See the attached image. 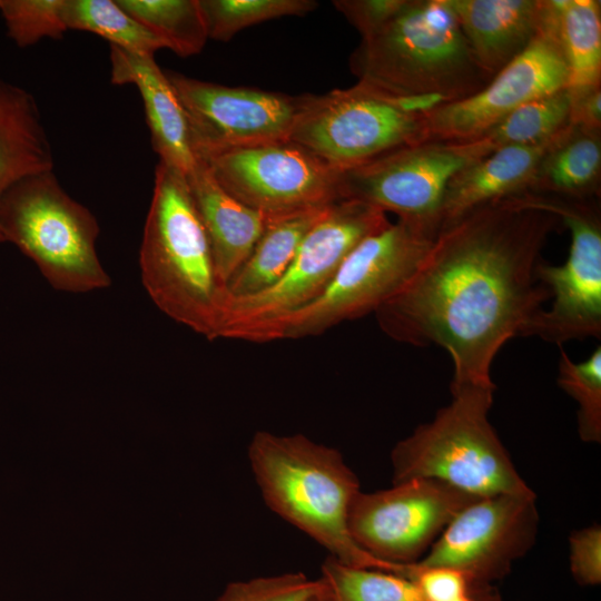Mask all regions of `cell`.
<instances>
[{
    "label": "cell",
    "mask_w": 601,
    "mask_h": 601,
    "mask_svg": "<svg viewBox=\"0 0 601 601\" xmlns=\"http://www.w3.org/2000/svg\"><path fill=\"white\" fill-rule=\"evenodd\" d=\"M142 286L157 308L208 341L227 300L185 176L158 162L139 249Z\"/></svg>",
    "instance_id": "obj_3"
},
{
    "label": "cell",
    "mask_w": 601,
    "mask_h": 601,
    "mask_svg": "<svg viewBox=\"0 0 601 601\" xmlns=\"http://www.w3.org/2000/svg\"><path fill=\"white\" fill-rule=\"evenodd\" d=\"M207 36L228 41L237 32L272 19L304 16L317 7L313 0H198Z\"/></svg>",
    "instance_id": "obj_29"
},
{
    "label": "cell",
    "mask_w": 601,
    "mask_h": 601,
    "mask_svg": "<svg viewBox=\"0 0 601 601\" xmlns=\"http://www.w3.org/2000/svg\"><path fill=\"white\" fill-rule=\"evenodd\" d=\"M568 81L554 8L545 0L542 27L528 48L476 93L424 115L421 141L479 140L518 107L568 87Z\"/></svg>",
    "instance_id": "obj_14"
},
{
    "label": "cell",
    "mask_w": 601,
    "mask_h": 601,
    "mask_svg": "<svg viewBox=\"0 0 601 601\" xmlns=\"http://www.w3.org/2000/svg\"><path fill=\"white\" fill-rule=\"evenodd\" d=\"M600 132L569 125L549 145L526 191L571 200L597 199L601 177Z\"/></svg>",
    "instance_id": "obj_22"
},
{
    "label": "cell",
    "mask_w": 601,
    "mask_h": 601,
    "mask_svg": "<svg viewBox=\"0 0 601 601\" xmlns=\"http://www.w3.org/2000/svg\"><path fill=\"white\" fill-rule=\"evenodd\" d=\"M326 589L322 577L289 572L231 582L215 601H314Z\"/></svg>",
    "instance_id": "obj_32"
},
{
    "label": "cell",
    "mask_w": 601,
    "mask_h": 601,
    "mask_svg": "<svg viewBox=\"0 0 601 601\" xmlns=\"http://www.w3.org/2000/svg\"><path fill=\"white\" fill-rule=\"evenodd\" d=\"M333 601H424L408 578L370 568H358L328 558L322 565Z\"/></svg>",
    "instance_id": "obj_28"
},
{
    "label": "cell",
    "mask_w": 601,
    "mask_h": 601,
    "mask_svg": "<svg viewBox=\"0 0 601 601\" xmlns=\"http://www.w3.org/2000/svg\"><path fill=\"white\" fill-rule=\"evenodd\" d=\"M558 35L569 71L568 88L601 85V2L552 0Z\"/></svg>",
    "instance_id": "obj_24"
},
{
    "label": "cell",
    "mask_w": 601,
    "mask_h": 601,
    "mask_svg": "<svg viewBox=\"0 0 601 601\" xmlns=\"http://www.w3.org/2000/svg\"><path fill=\"white\" fill-rule=\"evenodd\" d=\"M570 571L581 585L601 581V528L599 524L573 531L569 536Z\"/></svg>",
    "instance_id": "obj_34"
},
{
    "label": "cell",
    "mask_w": 601,
    "mask_h": 601,
    "mask_svg": "<svg viewBox=\"0 0 601 601\" xmlns=\"http://www.w3.org/2000/svg\"><path fill=\"white\" fill-rule=\"evenodd\" d=\"M99 224L73 199L52 170L27 176L0 200V234L37 266L56 290L105 289L111 278L98 253Z\"/></svg>",
    "instance_id": "obj_6"
},
{
    "label": "cell",
    "mask_w": 601,
    "mask_h": 601,
    "mask_svg": "<svg viewBox=\"0 0 601 601\" xmlns=\"http://www.w3.org/2000/svg\"><path fill=\"white\" fill-rule=\"evenodd\" d=\"M186 179L209 240L219 279L226 286L249 256L266 219L229 195L201 160Z\"/></svg>",
    "instance_id": "obj_19"
},
{
    "label": "cell",
    "mask_w": 601,
    "mask_h": 601,
    "mask_svg": "<svg viewBox=\"0 0 601 601\" xmlns=\"http://www.w3.org/2000/svg\"><path fill=\"white\" fill-rule=\"evenodd\" d=\"M538 206L554 213L571 233L566 260L539 263L538 278L552 299L524 327L521 336H538L561 345L601 335V217L597 199L571 200L526 191Z\"/></svg>",
    "instance_id": "obj_12"
},
{
    "label": "cell",
    "mask_w": 601,
    "mask_h": 601,
    "mask_svg": "<svg viewBox=\"0 0 601 601\" xmlns=\"http://www.w3.org/2000/svg\"><path fill=\"white\" fill-rule=\"evenodd\" d=\"M327 587V585H326ZM314 601H333L328 589H326L318 598H316Z\"/></svg>",
    "instance_id": "obj_37"
},
{
    "label": "cell",
    "mask_w": 601,
    "mask_h": 601,
    "mask_svg": "<svg viewBox=\"0 0 601 601\" xmlns=\"http://www.w3.org/2000/svg\"><path fill=\"white\" fill-rule=\"evenodd\" d=\"M52 168V149L35 97L0 77V200L20 179Z\"/></svg>",
    "instance_id": "obj_21"
},
{
    "label": "cell",
    "mask_w": 601,
    "mask_h": 601,
    "mask_svg": "<svg viewBox=\"0 0 601 601\" xmlns=\"http://www.w3.org/2000/svg\"><path fill=\"white\" fill-rule=\"evenodd\" d=\"M2 0H0V7H1Z\"/></svg>",
    "instance_id": "obj_39"
},
{
    "label": "cell",
    "mask_w": 601,
    "mask_h": 601,
    "mask_svg": "<svg viewBox=\"0 0 601 601\" xmlns=\"http://www.w3.org/2000/svg\"><path fill=\"white\" fill-rule=\"evenodd\" d=\"M180 57L199 53L207 30L198 0H116Z\"/></svg>",
    "instance_id": "obj_26"
},
{
    "label": "cell",
    "mask_w": 601,
    "mask_h": 601,
    "mask_svg": "<svg viewBox=\"0 0 601 601\" xmlns=\"http://www.w3.org/2000/svg\"><path fill=\"white\" fill-rule=\"evenodd\" d=\"M479 66L493 78L540 31L545 0H449Z\"/></svg>",
    "instance_id": "obj_18"
},
{
    "label": "cell",
    "mask_w": 601,
    "mask_h": 601,
    "mask_svg": "<svg viewBox=\"0 0 601 601\" xmlns=\"http://www.w3.org/2000/svg\"><path fill=\"white\" fill-rule=\"evenodd\" d=\"M551 141L499 147L459 171L444 193L440 229L476 207L526 191Z\"/></svg>",
    "instance_id": "obj_20"
},
{
    "label": "cell",
    "mask_w": 601,
    "mask_h": 601,
    "mask_svg": "<svg viewBox=\"0 0 601 601\" xmlns=\"http://www.w3.org/2000/svg\"><path fill=\"white\" fill-rule=\"evenodd\" d=\"M494 149L485 137L464 142L427 140L406 145L339 173V195L439 233L450 180Z\"/></svg>",
    "instance_id": "obj_10"
},
{
    "label": "cell",
    "mask_w": 601,
    "mask_h": 601,
    "mask_svg": "<svg viewBox=\"0 0 601 601\" xmlns=\"http://www.w3.org/2000/svg\"><path fill=\"white\" fill-rule=\"evenodd\" d=\"M560 226L521 194L465 213L439 230L408 280L376 309L380 328L400 343L444 348L451 392L495 390L494 357L550 299L536 268Z\"/></svg>",
    "instance_id": "obj_1"
},
{
    "label": "cell",
    "mask_w": 601,
    "mask_h": 601,
    "mask_svg": "<svg viewBox=\"0 0 601 601\" xmlns=\"http://www.w3.org/2000/svg\"><path fill=\"white\" fill-rule=\"evenodd\" d=\"M408 579L416 584L424 601H455L464 595L471 598L467 578L461 571L449 566L413 563Z\"/></svg>",
    "instance_id": "obj_33"
},
{
    "label": "cell",
    "mask_w": 601,
    "mask_h": 601,
    "mask_svg": "<svg viewBox=\"0 0 601 601\" xmlns=\"http://www.w3.org/2000/svg\"><path fill=\"white\" fill-rule=\"evenodd\" d=\"M571 104L568 87L538 97L518 107L484 137L495 148L546 144L571 125Z\"/></svg>",
    "instance_id": "obj_27"
},
{
    "label": "cell",
    "mask_w": 601,
    "mask_h": 601,
    "mask_svg": "<svg viewBox=\"0 0 601 601\" xmlns=\"http://www.w3.org/2000/svg\"><path fill=\"white\" fill-rule=\"evenodd\" d=\"M571 124L601 131V85L571 91Z\"/></svg>",
    "instance_id": "obj_36"
},
{
    "label": "cell",
    "mask_w": 601,
    "mask_h": 601,
    "mask_svg": "<svg viewBox=\"0 0 601 601\" xmlns=\"http://www.w3.org/2000/svg\"><path fill=\"white\" fill-rule=\"evenodd\" d=\"M405 0H337L334 7L366 37L387 22L403 7Z\"/></svg>",
    "instance_id": "obj_35"
},
{
    "label": "cell",
    "mask_w": 601,
    "mask_h": 601,
    "mask_svg": "<svg viewBox=\"0 0 601 601\" xmlns=\"http://www.w3.org/2000/svg\"><path fill=\"white\" fill-rule=\"evenodd\" d=\"M455 601H473L469 595H464L462 598H459L457 600Z\"/></svg>",
    "instance_id": "obj_38"
},
{
    "label": "cell",
    "mask_w": 601,
    "mask_h": 601,
    "mask_svg": "<svg viewBox=\"0 0 601 601\" xmlns=\"http://www.w3.org/2000/svg\"><path fill=\"white\" fill-rule=\"evenodd\" d=\"M494 391L451 392L446 406L392 449L393 483L432 479L477 497L534 492L489 421Z\"/></svg>",
    "instance_id": "obj_5"
},
{
    "label": "cell",
    "mask_w": 601,
    "mask_h": 601,
    "mask_svg": "<svg viewBox=\"0 0 601 601\" xmlns=\"http://www.w3.org/2000/svg\"><path fill=\"white\" fill-rule=\"evenodd\" d=\"M326 209L266 220L249 256L227 283L228 296H250L273 286L290 265L305 235Z\"/></svg>",
    "instance_id": "obj_23"
},
{
    "label": "cell",
    "mask_w": 601,
    "mask_h": 601,
    "mask_svg": "<svg viewBox=\"0 0 601 601\" xmlns=\"http://www.w3.org/2000/svg\"><path fill=\"white\" fill-rule=\"evenodd\" d=\"M558 384L578 404L577 422L580 439L601 442V347L583 362H573L560 348Z\"/></svg>",
    "instance_id": "obj_30"
},
{
    "label": "cell",
    "mask_w": 601,
    "mask_h": 601,
    "mask_svg": "<svg viewBox=\"0 0 601 601\" xmlns=\"http://www.w3.org/2000/svg\"><path fill=\"white\" fill-rule=\"evenodd\" d=\"M67 29L96 33L125 51L155 56L167 46L124 10L116 0H65Z\"/></svg>",
    "instance_id": "obj_25"
},
{
    "label": "cell",
    "mask_w": 601,
    "mask_h": 601,
    "mask_svg": "<svg viewBox=\"0 0 601 601\" xmlns=\"http://www.w3.org/2000/svg\"><path fill=\"white\" fill-rule=\"evenodd\" d=\"M248 460L268 508L325 548L331 558L407 578L411 564L381 561L352 538L348 512L359 481L341 452L303 434H254Z\"/></svg>",
    "instance_id": "obj_2"
},
{
    "label": "cell",
    "mask_w": 601,
    "mask_h": 601,
    "mask_svg": "<svg viewBox=\"0 0 601 601\" xmlns=\"http://www.w3.org/2000/svg\"><path fill=\"white\" fill-rule=\"evenodd\" d=\"M359 82L394 97L472 96L492 79L477 63L449 0H405L349 58Z\"/></svg>",
    "instance_id": "obj_4"
},
{
    "label": "cell",
    "mask_w": 601,
    "mask_h": 601,
    "mask_svg": "<svg viewBox=\"0 0 601 601\" xmlns=\"http://www.w3.org/2000/svg\"><path fill=\"white\" fill-rule=\"evenodd\" d=\"M185 111L197 160L224 150L287 140L302 96L229 87L166 72Z\"/></svg>",
    "instance_id": "obj_16"
},
{
    "label": "cell",
    "mask_w": 601,
    "mask_h": 601,
    "mask_svg": "<svg viewBox=\"0 0 601 601\" xmlns=\"http://www.w3.org/2000/svg\"><path fill=\"white\" fill-rule=\"evenodd\" d=\"M391 221L383 210L356 199L332 204L302 240L283 276L244 297L227 294L217 339L265 343L268 331L327 288L348 254Z\"/></svg>",
    "instance_id": "obj_7"
},
{
    "label": "cell",
    "mask_w": 601,
    "mask_h": 601,
    "mask_svg": "<svg viewBox=\"0 0 601 601\" xmlns=\"http://www.w3.org/2000/svg\"><path fill=\"white\" fill-rule=\"evenodd\" d=\"M154 57L110 46V80L118 86H136L159 161L187 177L198 162L188 121L166 72Z\"/></svg>",
    "instance_id": "obj_17"
},
{
    "label": "cell",
    "mask_w": 601,
    "mask_h": 601,
    "mask_svg": "<svg viewBox=\"0 0 601 601\" xmlns=\"http://www.w3.org/2000/svg\"><path fill=\"white\" fill-rule=\"evenodd\" d=\"M422 117L405 110L394 96L358 81L324 95H302L287 140L343 173L420 142Z\"/></svg>",
    "instance_id": "obj_9"
},
{
    "label": "cell",
    "mask_w": 601,
    "mask_h": 601,
    "mask_svg": "<svg viewBox=\"0 0 601 601\" xmlns=\"http://www.w3.org/2000/svg\"><path fill=\"white\" fill-rule=\"evenodd\" d=\"M538 529L534 492L480 497L456 514L416 563L459 570L470 581L473 601H500L493 582L531 550Z\"/></svg>",
    "instance_id": "obj_11"
},
{
    "label": "cell",
    "mask_w": 601,
    "mask_h": 601,
    "mask_svg": "<svg viewBox=\"0 0 601 601\" xmlns=\"http://www.w3.org/2000/svg\"><path fill=\"white\" fill-rule=\"evenodd\" d=\"M477 496L432 479H412L355 495L348 512L354 541L394 564L418 562L445 526Z\"/></svg>",
    "instance_id": "obj_15"
},
{
    "label": "cell",
    "mask_w": 601,
    "mask_h": 601,
    "mask_svg": "<svg viewBox=\"0 0 601 601\" xmlns=\"http://www.w3.org/2000/svg\"><path fill=\"white\" fill-rule=\"evenodd\" d=\"M65 0H2L0 12L9 38L20 48L43 38L61 39L68 30Z\"/></svg>",
    "instance_id": "obj_31"
},
{
    "label": "cell",
    "mask_w": 601,
    "mask_h": 601,
    "mask_svg": "<svg viewBox=\"0 0 601 601\" xmlns=\"http://www.w3.org/2000/svg\"><path fill=\"white\" fill-rule=\"evenodd\" d=\"M198 160L229 195L266 220L342 199L339 173L289 140L233 148Z\"/></svg>",
    "instance_id": "obj_13"
},
{
    "label": "cell",
    "mask_w": 601,
    "mask_h": 601,
    "mask_svg": "<svg viewBox=\"0 0 601 601\" xmlns=\"http://www.w3.org/2000/svg\"><path fill=\"white\" fill-rule=\"evenodd\" d=\"M437 230L397 219L363 239L315 300L267 333L265 343L318 336L334 326L375 313L416 270Z\"/></svg>",
    "instance_id": "obj_8"
}]
</instances>
